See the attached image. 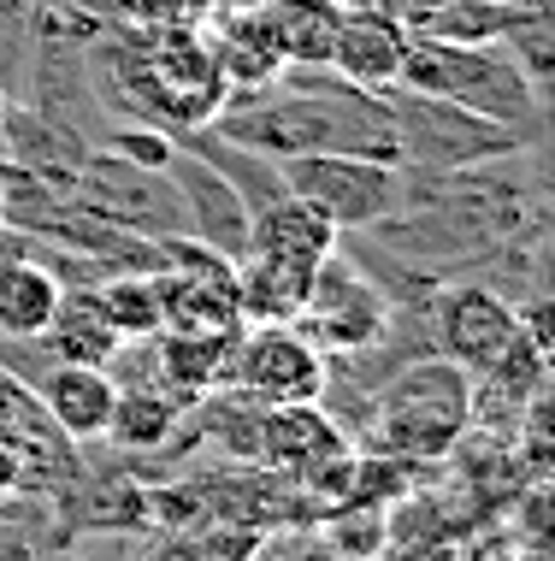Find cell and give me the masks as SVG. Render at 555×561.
I'll return each mask as SVG.
<instances>
[{"mask_svg":"<svg viewBox=\"0 0 555 561\" xmlns=\"http://www.w3.org/2000/svg\"><path fill=\"white\" fill-rule=\"evenodd\" d=\"M402 89L419 95L455 101L490 125H502L514 142L537 148L544 142V89L527 78L514 54L502 42H431V36H408L402 54Z\"/></svg>","mask_w":555,"mask_h":561,"instance_id":"6da1fadb","label":"cell"},{"mask_svg":"<svg viewBox=\"0 0 555 561\" xmlns=\"http://www.w3.org/2000/svg\"><path fill=\"white\" fill-rule=\"evenodd\" d=\"M372 414L390 455H443L473 426V373L443 355H419L372 385Z\"/></svg>","mask_w":555,"mask_h":561,"instance_id":"7a4b0ae2","label":"cell"},{"mask_svg":"<svg viewBox=\"0 0 555 561\" xmlns=\"http://www.w3.org/2000/svg\"><path fill=\"white\" fill-rule=\"evenodd\" d=\"M379 95L390 107V125H396V154H402V165H408L414 178L467 172V165H490V160L527 148V142H514L502 125L455 107V101L419 95V89H402V83L379 89Z\"/></svg>","mask_w":555,"mask_h":561,"instance_id":"3957f363","label":"cell"},{"mask_svg":"<svg viewBox=\"0 0 555 561\" xmlns=\"http://www.w3.org/2000/svg\"><path fill=\"white\" fill-rule=\"evenodd\" d=\"M224 390L248 408L325 402V390H332V360H325L296 325H243L231 373H224Z\"/></svg>","mask_w":555,"mask_h":561,"instance_id":"277c9868","label":"cell"},{"mask_svg":"<svg viewBox=\"0 0 555 561\" xmlns=\"http://www.w3.org/2000/svg\"><path fill=\"white\" fill-rule=\"evenodd\" d=\"M278 178L337 231H367L402 207V165H379L361 154H290L278 160Z\"/></svg>","mask_w":555,"mask_h":561,"instance_id":"5b68a950","label":"cell"},{"mask_svg":"<svg viewBox=\"0 0 555 561\" xmlns=\"http://www.w3.org/2000/svg\"><path fill=\"white\" fill-rule=\"evenodd\" d=\"M384 325H390V296L361 266H349V254L332 249L313 266V290H308V308L296 320V331L332 360V355H361V348H372L384 337Z\"/></svg>","mask_w":555,"mask_h":561,"instance_id":"8992f818","label":"cell"},{"mask_svg":"<svg viewBox=\"0 0 555 561\" xmlns=\"http://www.w3.org/2000/svg\"><path fill=\"white\" fill-rule=\"evenodd\" d=\"M520 331V308L490 284H438L431 290V348L461 373H485Z\"/></svg>","mask_w":555,"mask_h":561,"instance_id":"52a82bcc","label":"cell"},{"mask_svg":"<svg viewBox=\"0 0 555 561\" xmlns=\"http://www.w3.org/2000/svg\"><path fill=\"white\" fill-rule=\"evenodd\" d=\"M160 172L172 178L177 202H184V237L219 249L224 261H243L248 254V207H243V195L219 178V165H207L195 148L172 142V154Z\"/></svg>","mask_w":555,"mask_h":561,"instance_id":"ba28073f","label":"cell"},{"mask_svg":"<svg viewBox=\"0 0 555 561\" xmlns=\"http://www.w3.org/2000/svg\"><path fill=\"white\" fill-rule=\"evenodd\" d=\"M402 54H408V30L396 19L343 0V24H337V42H332V59H325L337 78H349L361 89H390L402 78Z\"/></svg>","mask_w":555,"mask_h":561,"instance_id":"9c48e42d","label":"cell"},{"mask_svg":"<svg viewBox=\"0 0 555 561\" xmlns=\"http://www.w3.org/2000/svg\"><path fill=\"white\" fill-rule=\"evenodd\" d=\"M36 397L48 408V420L71 444H101L118 402V385L107 367H66V360H48L36 378Z\"/></svg>","mask_w":555,"mask_h":561,"instance_id":"30bf717a","label":"cell"},{"mask_svg":"<svg viewBox=\"0 0 555 561\" xmlns=\"http://www.w3.org/2000/svg\"><path fill=\"white\" fill-rule=\"evenodd\" d=\"M320 261H290V254H243L236 261V313L243 325H296L313 290Z\"/></svg>","mask_w":555,"mask_h":561,"instance_id":"8fae6325","label":"cell"},{"mask_svg":"<svg viewBox=\"0 0 555 561\" xmlns=\"http://www.w3.org/2000/svg\"><path fill=\"white\" fill-rule=\"evenodd\" d=\"M213 30H201L207 36V54H213L219 78L236 83V89H266L284 71V54L273 42V24H266V12H213L207 19Z\"/></svg>","mask_w":555,"mask_h":561,"instance_id":"7c38bea8","label":"cell"},{"mask_svg":"<svg viewBox=\"0 0 555 561\" xmlns=\"http://www.w3.org/2000/svg\"><path fill=\"white\" fill-rule=\"evenodd\" d=\"M36 343L48 348V360H66V367H107V360H118V343L125 337L101 313L95 284H71V290H59V308Z\"/></svg>","mask_w":555,"mask_h":561,"instance_id":"4fadbf2b","label":"cell"},{"mask_svg":"<svg viewBox=\"0 0 555 561\" xmlns=\"http://www.w3.org/2000/svg\"><path fill=\"white\" fill-rule=\"evenodd\" d=\"M343 242V231L325 214H313L302 195H273L248 214V254H290V261H325Z\"/></svg>","mask_w":555,"mask_h":561,"instance_id":"5bb4252c","label":"cell"},{"mask_svg":"<svg viewBox=\"0 0 555 561\" xmlns=\"http://www.w3.org/2000/svg\"><path fill=\"white\" fill-rule=\"evenodd\" d=\"M184 397L160 385H118V402H113V420H107V437L101 444L125 449V455H160L177 437V420H184Z\"/></svg>","mask_w":555,"mask_h":561,"instance_id":"9a60e30c","label":"cell"},{"mask_svg":"<svg viewBox=\"0 0 555 561\" xmlns=\"http://www.w3.org/2000/svg\"><path fill=\"white\" fill-rule=\"evenodd\" d=\"M54 308H59V278L48 266L30 261V254L0 261V337L36 343L48 331Z\"/></svg>","mask_w":555,"mask_h":561,"instance_id":"2e32d148","label":"cell"},{"mask_svg":"<svg viewBox=\"0 0 555 561\" xmlns=\"http://www.w3.org/2000/svg\"><path fill=\"white\" fill-rule=\"evenodd\" d=\"M266 24L284 54V66H325L343 24V0H266Z\"/></svg>","mask_w":555,"mask_h":561,"instance_id":"e0dca14e","label":"cell"},{"mask_svg":"<svg viewBox=\"0 0 555 561\" xmlns=\"http://www.w3.org/2000/svg\"><path fill=\"white\" fill-rule=\"evenodd\" d=\"M520 19L514 0H438L408 36H431V42H502L508 24Z\"/></svg>","mask_w":555,"mask_h":561,"instance_id":"ac0fdd59","label":"cell"},{"mask_svg":"<svg viewBox=\"0 0 555 561\" xmlns=\"http://www.w3.org/2000/svg\"><path fill=\"white\" fill-rule=\"evenodd\" d=\"M101 313L113 320V331L125 343H142L160 331V290H154V272H113V278L95 284Z\"/></svg>","mask_w":555,"mask_h":561,"instance_id":"d6986e66","label":"cell"},{"mask_svg":"<svg viewBox=\"0 0 555 561\" xmlns=\"http://www.w3.org/2000/svg\"><path fill=\"white\" fill-rule=\"evenodd\" d=\"M355 7H372V12H384V19H396L402 30H414L431 7H438V0H355Z\"/></svg>","mask_w":555,"mask_h":561,"instance_id":"ffe728a7","label":"cell"},{"mask_svg":"<svg viewBox=\"0 0 555 561\" xmlns=\"http://www.w3.org/2000/svg\"><path fill=\"white\" fill-rule=\"evenodd\" d=\"M24 491V467H19V449L7 444V437H0V508L12 503V496Z\"/></svg>","mask_w":555,"mask_h":561,"instance_id":"44dd1931","label":"cell"},{"mask_svg":"<svg viewBox=\"0 0 555 561\" xmlns=\"http://www.w3.org/2000/svg\"><path fill=\"white\" fill-rule=\"evenodd\" d=\"M137 12H160V19H172V24H189L207 12V0H137Z\"/></svg>","mask_w":555,"mask_h":561,"instance_id":"7402d4cb","label":"cell"},{"mask_svg":"<svg viewBox=\"0 0 555 561\" xmlns=\"http://www.w3.org/2000/svg\"><path fill=\"white\" fill-rule=\"evenodd\" d=\"M142 561H201V550H195V538H166V543H154Z\"/></svg>","mask_w":555,"mask_h":561,"instance_id":"603a6c76","label":"cell"},{"mask_svg":"<svg viewBox=\"0 0 555 561\" xmlns=\"http://www.w3.org/2000/svg\"><path fill=\"white\" fill-rule=\"evenodd\" d=\"M266 7V0H207V12H254Z\"/></svg>","mask_w":555,"mask_h":561,"instance_id":"cb8c5ba5","label":"cell"}]
</instances>
